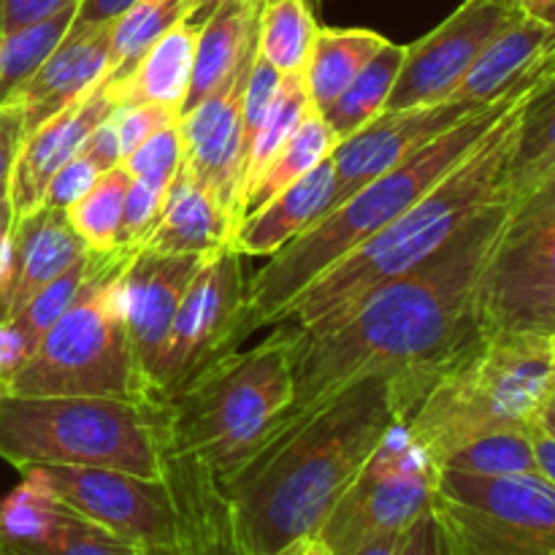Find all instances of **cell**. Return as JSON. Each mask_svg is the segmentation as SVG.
Returning <instances> with one entry per match:
<instances>
[{
  "label": "cell",
  "instance_id": "obj_54",
  "mask_svg": "<svg viewBox=\"0 0 555 555\" xmlns=\"http://www.w3.org/2000/svg\"><path fill=\"white\" fill-rule=\"evenodd\" d=\"M220 3V0H195V11L193 16H190V22H195V25H201V22L209 16V11L215 9V5Z\"/></svg>",
  "mask_w": 555,
  "mask_h": 555
},
{
  "label": "cell",
  "instance_id": "obj_30",
  "mask_svg": "<svg viewBox=\"0 0 555 555\" xmlns=\"http://www.w3.org/2000/svg\"><path fill=\"white\" fill-rule=\"evenodd\" d=\"M0 555H152L114 531L60 507L52 524L25 542H0Z\"/></svg>",
  "mask_w": 555,
  "mask_h": 555
},
{
  "label": "cell",
  "instance_id": "obj_27",
  "mask_svg": "<svg viewBox=\"0 0 555 555\" xmlns=\"http://www.w3.org/2000/svg\"><path fill=\"white\" fill-rule=\"evenodd\" d=\"M404 54V43H385V47L363 65L361 74L347 85V90L341 92L325 112H320L339 139H347V135L356 133L358 128H363L369 119H374L379 112H385V103H388L396 79H399Z\"/></svg>",
  "mask_w": 555,
  "mask_h": 555
},
{
  "label": "cell",
  "instance_id": "obj_52",
  "mask_svg": "<svg viewBox=\"0 0 555 555\" xmlns=\"http://www.w3.org/2000/svg\"><path fill=\"white\" fill-rule=\"evenodd\" d=\"M296 555H334V553H331V547L325 545L320 537H309V540H304L301 545L296 547Z\"/></svg>",
  "mask_w": 555,
  "mask_h": 555
},
{
  "label": "cell",
  "instance_id": "obj_28",
  "mask_svg": "<svg viewBox=\"0 0 555 555\" xmlns=\"http://www.w3.org/2000/svg\"><path fill=\"white\" fill-rule=\"evenodd\" d=\"M195 0H135L119 20L112 22L108 36V68L103 79L114 81L128 74L141 54L171 30L177 22L190 20Z\"/></svg>",
  "mask_w": 555,
  "mask_h": 555
},
{
  "label": "cell",
  "instance_id": "obj_51",
  "mask_svg": "<svg viewBox=\"0 0 555 555\" xmlns=\"http://www.w3.org/2000/svg\"><path fill=\"white\" fill-rule=\"evenodd\" d=\"M14 225V209L9 204V195L0 198V271H3L5 255H9V233Z\"/></svg>",
  "mask_w": 555,
  "mask_h": 555
},
{
  "label": "cell",
  "instance_id": "obj_56",
  "mask_svg": "<svg viewBox=\"0 0 555 555\" xmlns=\"http://www.w3.org/2000/svg\"><path fill=\"white\" fill-rule=\"evenodd\" d=\"M551 341H553V352H555V334L551 336Z\"/></svg>",
  "mask_w": 555,
  "mask_h": 555
},
{
  "label": "cell",
  "instance_id": "obj_11",
  "mask_svg": "<svg viewBox=\"0 0 555 555\" xmlns=\"http://www.w3.org/2000/svg\"><path fill=\"white\" fill-rule=\"evenodd\" d=\"M437 477L439 466L412 442L404 423L396 421L318 537L334 555H352L377 537L404 531L431 509Z\"/></svg>",
  "mask_w": 555,
  "mask_h": 555
},
{
  "label": "cell",
  "instance_id": "obj_40",
  "mask_svg": "<svg viewBox=\"0 0 555 555\" xmlns=\"http://www.w3.org/2000/svg\"><path fill=\"white\" fill-rule=\"evenodd\" d=\"M98 177H101V171L95 168V163L79 150L63 168H60L57 173H54L52 182L47 184V193H43L41 206L68 211L81 195L90 193L92 184L98 182Z\"/></svg>",
  "mask_w": 555,
  "mask_h": 555
},
{
  "label": "cell",
  "instance_id": "obj_6",
  "mask_svg": "<svg viewBox=\"0 0 555 555\" xmlns=\"http://www.w3.org/2000/svg\"><path fill=\"white\" fill-rule=\"evenodd\" d=\"M173 455L168 399L0 396V459L14 469L98 466L166 480Z\"/></svg>",
  "mask_w": 555,
  "mask_h": 555
},
{
  "label": "cell",
  "instance_id": "obj_21",
  "mask_svg": "<svg viewBox=\"0 0 555 555\" xmlns=\"http://www.w3.org/2000/svg\"><path fill=\"white\" fill-rule=\"evenodd\" d=\"M334 190V160L325 157L298 182L274 195L269 204L244 217L233 231V249L238 255H253V258H271L328 211Z\"/></svg>",
  "mask_w": 555,
  "mask_h": 555
},
{
  "label": "cell",
  "instance_id": "obj_47",
  "mask_svg": "<svg viewBox=\"0 0 555 555\" xmlns=\"http://www.w3.org/2000/svg\"><path fill=\"white\" fill-rule=\"evenodd\" d=\"M135 0H79L76 5V25H112L125 14Z\"/></svg>",
  "mask_w": 555,
  "mask_h": 555
},
{
  "label": "cell",
  "instance_id": "obj_43",
  "mask_svg": "<svg viewBox=\"0 0 555 555\" xmlns=\"http://www.w3.org/2000/svg\"><path fill=\"white\" fill-rule=\"evenodd\" d=\"M25 114L14 103L0 106V198L9 195L11 171H14L16 152H20L22 141H25Z\"/></svg>",
  "mask_w": 555,
  "mask_h": 555
},
{
  "label": "cell",
  "instance_id": "obj_14",
  "mask_svg": "<svg viewBox=\"0 0 555 555\" xmlns=\"http://www.w3.org/2000/svg\"><path fill=\"white\" fill-rule=\"evenodd\" d=\"M249 70L220 95L206 98L204 103L179 117L182 166L231 215L236 228L242 222L244 171H247L244 87Z\"/></svg>",
  "mask_w": 555,
  "mask_h": 555
},
{
  "label": "cell",
  "instance_id": "obj_10",
  "mask_svg": "<svg viewBox=\"0 0 555 555\" xmlns=\"http://www.w3.org/2000/svg\"><path fill=\"white\" fill-rule=\"evenodd\" d=\"M431 507L450 555H555V486L545 477L439 469Z\"/></svg>",
  "mask_w": 555,
  "mask_h": 555
},
{
  "label": "cell",
  "instance_id": "obj_39",
  "mask_svg": "<svg viewBox=\"0 0 555 555\" xmlns=\"http://www.w3.org/2000/svg\"><path fill=\"white\" fill-rule=\"evenodd\" d=\"M282 79H285V76H282L274 65L266 63L258 52L253 70H249L247 76V87H244V139H247V146L249 141H253L255 130L260 128V122H263L266 114H269L274 98L280 95Z\"/></svg>",
  "mask_w": 555,
  "mask_h": 555
},
{
  "label": "cell",
  "instance_id": "obj_38",
  "mask_svg": "<svg viewBox=\"0 0 555 555\" xmlns=\"http://www.w3.org/2000/svg\"><path fill=\"white\" fill-rule=\"evenodd\" d=\"M114 125H117V139L122 160L144 144L152 133H157L166 125L177 122L179 114L168 106H157V103H135V106H122L112 114Z\"/></svg>",
  "mask_w": 555,
  "mask_h": 555
},
{
  "label": "cell",
  "instance_id": "obj_31",
  "mask_svg": "<svg viewBox=\"0 0 555 555\" xmlns=\"http://www.w3.org/2000/svg\"><path fill=\"white\" fill-rule=\"evenodd\" d=\"M76 16V5L36 22V25L20 27L0 38V106L20 92V87L36 74L43 60L54 52L65 33L70 30Z\"/></svg>",
  "mask_w": 555,
  "mask_h": 555
},
{
  "label": "cell",
  "instance_id": "obj_37",
  "mask_svg": "<svg viewBox=\"0 0 555 555\" xmlns=\"http://www.w3.org/2000/svg\"><path fill=\"white\" fill-rule=\"evenodd\" d=\"M171 182L130 177L128 195L122 206V228H119V247H139L152 228L157 225L166 206Z\"/></svg>",
  "mask_w": 555,
  "mask_h": 555
},
{
  "label": "cell",
  "instance_id": "obj_13",
  "mask_svg": "<svg viewBox=\"0 0 555 555\" xmlns=\"http://www.w3.org/2000/svg\"><path fill=\"white\" fill-rule=\"evenodd\" d=\"M518 14L515 0H464L442 25L406 47L385 112L448 101L482 49Z\"/></svg>",
  "mask_w": 555,
  "mask_h": 555
},
{
  "label": "cell",
  "instance_id": "obj_7",
  "mask_svg": "<svg viewBox=\"0 0 555 555\" xmlns=\"http://www.w3.org/2000/svg\"><path fill=\"white\" fill-rule=\"evenodd\" d=\"M171 401L173 448L225 488L293 401V341L282 325L253 350L211 363Z\"/></svg>",
  "mask_w": 555,
  "mask_h": 555
},
{
  "label": "cell",
  "instance_id": "obj_20",
  "mask_svg": "<svg viewBox=\"0 0 555 555\" xmlns=\"http://www.w3.org/2000/svg\"><path fill=\"white\" fill-rule=\"evenodd\" d=\"M266 0H220L198 27L193 79L182 114L220 95L242 74L253 68L258 57L260 11ZM179 114V117H182Z\"/></svg>",
  "mask_w": 555,
  "mask_h": 555
},
{
  "label": "cell",
  "instance_id": "obj_53",
  "mask_svg": "<svg viewBox=\"0 0 555 555\" xmlns=\"http://www.w3.org/2000/svg\"><path fill=\"white\" fill-rule=\"evenodd\" d=\"M540 428L545 434H551V437L555 439V393H553V399L547 401V406L545 410H542V415H540Z\"/></svg>",
  "mask_w": 555,
  "mask_h": 555
},
{
  "label": "cell",
  "instance_id": "obj_16",
  "mask_svg": "<svg viewBox=\"0 0 555 555\" xmlns=\"http://www.w3.org/2000/svg\"><path fill=\"white\" fill-rule=\"evenodd\" d=\"M206 258L209 255H155L135 249L133 260L119 276L125 328H128L141 372L146 374L155 390L168 331L177 318L184 291Z\"/></svg>",
  "mask_w": 555,
  "mask_h": 555
},
{
  "label": "cell",
  "instance_id": "obj_57",
  "mask_svg": "<svg viewBox=\"0 0 555 555\" xmlns=\"http://www.w3.org/2000/svg\"><path fill=\"white\" fill-rule=\"evenodd\" d=\"M0 38H3V25H0Z\"/></svg>",
  "mask_w": 555,
  "mask_h": 555
},
{
  "label": "cell",
  "instance_id": "obj_24",
  "mask_svg": "<svg viewBox=\"0 0 555 555\" xmlns=\"http://www.w3.org/2000/svg\"><path fill=\"white\" fill-rule=\"evenodd\" d=\"M555 173V74L534 87L520 106L513 155L507 166V198L531 193Z\"/></svg>",
  "mask_w": 555,
  "mask_h": 555
},
{
  "label": "cell",
  "instance_id": "obj_23",
  "mask_svg": "<svg viewBox=\"0 0 555 555\" xmlns=\"http://www.w3.org/2000/svg\"><path fill=\"white\" fill-rule=\"evenodd\" d=\"M198 27L201 25L190 20L177 22L141 54L139 63L128 74L114 81L103 79L114 106L157 103V106H168L182 114L190 79H193Z\"/></svg>",
  "mask_w": 555,
  "mask_h": 555
},
{
  "label": "cell",
  "instance_id": "obj_12",
  "mask_svg": "<svg viewBox=\"0 0 555 555\" xmlns=\"http://www.w3.org/2000/svg\"><path fill=\"white\" fill-rule=\"evenodd\" d=\"M233 244L211 253L184 291L157 374V390L166 399L182 393L211 363L231 356L247 304V280Z\"/></svg>",
  "mask_w": 555,
  "mask_h": 555
},
{
  "label": "cell",
  "instance_id": "obj_15",
  "mask_svg": "<svg viewBox=\"0 0 555 555\" xmlns=\"http://www.w3.org/2000/svg\"><path fill=\"white\" fill-rule=\"evenodd\" d=\"M504 98V95H502ZM480 106H469V103H431V106H412L399 108V112H379L377 117L369 119L363 128L350 133L347 139H339L334 155V173H336V190L334 201H331L328 211L336 209L341 201L350 198L352 193L377 179L379 173L390 171L399 166L404 157L421 150L439 133L453 128L472 112ZM325 211V215H328Z\"/></svg>",
  "mask_w": 555,
  "mask_h": 555
},
{
  "label": "cell",
  "instance_id": "obj_9",
  "mask_svg": "<svg viewBox=\"0 0 555 555\" xmlns=\"http://www.w3.org/2000/svg\"><path fill=\"white\" fill-rule=\"evenodd\" d=\"M482 334H555V173L509 201L477 287Z\"/></svg>",
  "mask_w": 555,
  "mask_h": 555
},
{
  "label": "cell",
  "instance_id": "obj_29",
  "mask_svg": "<svg viewBox=\"0 0 555 555\" xmlns=\"http://www.w3.org/2000/svg\"><path fill=\"white\" fill-rule=\"evenodd\" d=\"M318 30L314 9L307 0H266L258 30L260 57L282 76L304 74Z\"/></svg>",
  "mask_w": 555,
  "mask_h": 555
},
{
  "label": "cell",
  "instance_id": "obj_18",
  "mask_svg": "<svg viewBox=\"0 0 555 555\" xmlns=\"http://www.w3.org/2000/svg\"><path fill=\"white\" fill-rule=\"evenodd\" d=\"M87 253L68 222V211L38 206L14 217L9 255L0 271V320H14L54 276Z\"/></svg>",
  "mask_w": 555,
  "mask_h": 555
},
{
  "label": "cell",
  "instance_id": "obj_36",
  "mask_svg": "<svg viewBox=\"0 0 555 555\" xmlns=\"http://www.w3.org/2000/svg\"><path fill=\"white\" fill-rule=\"evenodd\" d=\"M119 166L133 179H157V182H173L182 168V133L177 122L166 125L141 146H135Z\"/></svg>",
  "mask_w": 555,
  "mask_h": 555
},
{
  "label": "cell",
  "instance_id": "obj_32",
  "mask_svg": "<svg viewBox=\"0 0 555 555\" xmlns=\"http://www.w3.org/2000/svg\"><path fill=\"white\" fill-rule=\"evenodd\" d=\"M130 173L122 166L101 173L87 195L68 209V222L90 253H112L119 247L122 206Z\"/></svg>",
  "mask_w": 555,
  "mask_h": 555
},
{
  "label": "cell",
  "instance_id": "obj_44",
  "mask_svg": "<svg viewBox=\"0 0 555 555\" xmlns=\"http://www.w3.org/2000/svg\"><path fill=\"white\" fill-rule=\"evenodd\" d=\"M79 5V0H0V25L5 33H14L20 27L36 25V22L49 20L60 11Z\"/></svg>",
  "mask_w": 555,
  "mask_h": 555
},
{
  "label": "cell",
  "instance_id": "obj_48",
  "mask_svg": "<svg viewBox=\"0 0 555 555\" xmlns=\"http://www.w3.org/2000/svg\"><path fill=\"white\" fill-rule=\"evenodd\" d=\"M534 453L537 464H540V475L555 486V439L542 431L540 426L534 428Z\"/></svg>",
  "mask_w": 555,
  "mask_h": 555
},
{
  "label": "cell",
  "instance_id": "obj_2",
  "mask_svg": "<svg viewBox=\"0 0 555 555\" xmlns=\"http://www.w3.org/2000/svg\"><path fill=\"white\" fill-rule=\"evenodd\" d=\"M396 421L393 377H366L255 455L222 488L236 553L285 555L318 537Z\"/></svg>",
  "mask_w": 555,
  "mask_h": 555
},
{
  "label": "cell",
  "instance_id": "obj_1",
  "mask_svg": "<svg viewBox=\"0 0 555 555\" xmlns=\"http://www.w3.org/2000/svg\"><path fill=\"white\" fill-rule=\"evenodd\" d=\"M504 211L507 204L477 215L421 269L369 293L325 331L298 334L282 325L293 341V401L260 453L285 442L325 401L361 379L439 366L477 339V287Z\"/></svg>",
  "mask_w": 555,
  "mask_h": 555
},
{
  "label": "cell",
  "instance_id": "obj_19",
  "mask_svg": "<svg viewBox=\"0 0 555 555\" xmlns=\"http://www.w3.org/2000/svg\"><path fill=\"white\" fill-rule=\"evenodd\" d=\"M108 36L112 25H70L41 68L9 101L25 114L27 133L87 95L106 76Z\"/></svg>",
  "mask_w": 555,
  "mask_h": 555
},
{
  "label": "cell",
  "instance_id": "obj_45",
  "mask_svg": "<svg viewBox=\"0 0 555 555\" xmlns=\"http://www.w3.org/2000/svg\"><path fill=\"white\" fill-rule=\"evenodd\" d=\"M81 152L95 163V168L101 173L112 171L122 163V152H119V139H117V125H114V117H108L106 122L98 125L87 141L81 144Z\"/></svg>",
  "mask_w": 555,
  "mask_h": 555
},
{
  "label": "cell",
  "instance_id": "obj_55",
  "mask_svg": "<svg viewBox=\"0 0 555 555\" xmlns=\"http://www.w3.org/2000/svg\"><path fill=\"white\" fill-rule=\"evenodd\" d=\"M307 3H312V9H318V5H320V0H307Z\"/></svg>",
  "mask_w": 555,
  "mask_h": 555
},
{
  "label": "cell",
  "instance_id": "obj_3",
  "mask_svg": "<svg viewBox=\"0 0 555 555\" xmlns=\"http://www.w3.org/2000/svg\"><path fill=\"white\" fill-rule=\"evenodd\" d=\"M524 101L504 114L496 128L431 193L304 287L274 325L298 334L325 331L369 293L421 269L477 215L509 204L507 166Z\"/></svg>",
  "mask_w": 555,
  "mask_h": 555
},
{
  "label": "cell",
  "instance_id": "obj_22",
  "mask_svg": "<svg viewBox=\"0 0 555 555\" xmlns=\"http://www.w3.org/2000/svg\"><path fill=\"white\" fill-rule=\"evenodd\" d=\"M233 231L236 222L231 215L182 166L168 188L160 220L139 249L155 255H211L231 244Z\"/></svg>",
  "mask_w": 555,
  "mask_h": 555
},
{
  "label": "cell",
  "instance_id": "obj_4",
  "mask_svg": "<svg viewBox=\"0 0 555 555\" xmlns=\"http://www.w3.org/2000/svg\"><path fill=\"white\" fill-rule=\"evenodd\" d=\"M553 393L547 336L480 334L439 366L393 377L401 423L439 469L488 434L534 431Z\"/></svg>",
  "mask_w": 555,
  "mask_h": 555
},
{
  "label": "cell",
  "instance_id": "obj_35",
  "mask_svg": "<svg viewBox=\"0 0 555 555\" xmlns=\"http://www.w3.org/2000/svg\"><path fill=\"white\" fill-rule=\"evenodd\" d=\"M442 469L466 472V475H540L534 453V431L488 434L455 450Z\"/></svg>",
  "mask_w": 555,
  "mask_h": 555
},
{
  "label": "cell",
  "instance_id": "obj_8",
  "mask_svg": "<svg viewBox=\"0 0 555 555\" xmlns=\"http://www.w3.org/2000/svg\"><path fill=\"white\" fill-rule=\"evenodd\" d=\"M139 247H117L106 255L74 307L47 331L41 345L11 377L3 396H90V399H163L146 374L125 328L119 276Z\"/></svg>",
  "mask_w": 555,
  "mask_h": 555
},
{
  "label": "cell",
  "instance_id": "obj_42",
  "mask_svg": "<svg viewBox=\"0 0 555 555\" xmlns=\"http://www.w3.org/2000/svg\"><path fill=\"white\" fill-rule=\"evenodd\" d=\"M152 555H238L231 540V529H228V513L217 515L209 524L201 526L182 545L171 547V551H157Z\"/></svg>",
  "mask_w": 555,
  "mask_h": 555
},
{
  "label": "cell",
  "instance_id": "obj_49",
  "mask_svg": "<svg viewBox=\"0 0 555 555\" xmlns=\"http://www.w3.org/2000/svg\"><path fill=\"white\" fill-rule=\"evenodd\" d=\"M401 534H404V531H393V534L377 537V540H372V542H366L363 547H358L352 555H396V551H399Z\"/></svg>",
  "mask_w": 555,
  "mask_h": 555
},
{
  "label": "cell",
  "instance_id": "obj_5",
  "mask_svg": "<svg viewBox=\"0 0 555 555\" xmlns=\"http://www.w3.org/2000/svg\"><path fill=\"white\" fill-rule=\"evenodd\" d=\"M547 76L518 87V90L507 92L499 101L486 103L477 112H472L469 117H464L453 128L439 133L437 139L423 144L410 157H404L399 166L363 184L358 193H352L336 209L320 217L312 228H307L301 236L293 238L287 247L271 255L269 263L258 269V274L247 282V304H244L238 341H244L255 331L274 325L280 314L291 307L293 298L304 287L312 285L325 269H331L350 249H356L358 244H363L374 233L383 231L385 225H390L396 217L404 215L423 195L431 193L496 128L499 119L513 112Z\"/></svg>",
  "mask_w": 555,
  "mask_h": 555
},
{
  "label": "cell",
  "instance_id": "obj_26",
  "mask_svg": "<svg viewBox=\"0 0 555 555\" xmlns=\"http://www.w3.org/2000/svg\"><path fill=\"white\" fill-rule=\"evenodd\" d=\"M336 144H339V135L334 133V128L325 122V117L318 108H309L301 125L293 130L291 139L282 144V150L271 157L269 166L260 171V177L244 193L242 220L247 215H253V211H258L263 204H269L274 195L291 188L293 182H298L304 173L312 171L325 157L334 155Z\"/></svg>",
  "mask_w": 555,
  "mask_h": 555
},
{
  "label": "cell",
  "instance_id": "obj_34",
  "mask_svg": "<svg viewBox=\"0 0 555 555\" xmlns=\"http://www.w3.org/2000/svg\"><path fill=\"white\" fill-rule=\"evenodd\" d=\"M312 101H309L307 79L304 74H287L282 79L280 95L271 103L269 114L260 122V128L255 130L253 141L247 146V171H244V193L249 190V184L260 177L266 166L271 163V157L282 150L287 139L293 135V130L301 125V119L307 117ZM244 206V201H242Z\"/></svg>",
  "mask_w": 555,
  "mask_h": 555
},
{
  "label": "cell",
  "instance_id": "obj_58",
  "mask_svg": "<svg viewBox=\"0 0 555 555\" xmlns=\"http://www.w3.org/2000/svg\"><path fill=\"white\" fill-rule=\"evenodd\" d=\"M285 555H296V551H291V553H285Z\"/></svg>",
  "mask_w": 555,
  "mask_h": 555
},
{
  "label": "cell",
  "instance_id": "obj_25",
  "mask_svg": "<svg viewBox=\"0 0 555 555\" xmlns=\"http://www.w3.org/2000/svg\"><path fill=\"white\" fill-rule=\"evenodd\" d=\"M385 43L388 38L363 27H320L304 70L312 106L325 112Z\"/></svg>",
  "mask_w": 555,
  "mask_h": 555
},
{
  "label": "cell",
  "instance_id": "obj_33",
  "mask_svg": "<svg viewBox=\"0 0 555 555\" xmlns=\"http://www.w3.org/2000/svg\"><path fill=\"white\" fill-rule=\"evenodd\" d=\"M108 253H90L87 249L81 258H76L68 269L63 271L60 276H54L20 314H16L11 323L16 325V331L25 339L27 350H36L41 345V339L47 336V331L74 307V301L79 298V293L85 291L87 282L95 276V271L101 269L103 260H106Z\"/></svg>",
  "mask_w": 555,
  "mask_h": 555
},
{
  "label": "cell",
  "instance_id": "obj_17",
  "mask_svg": "<svg viewBox=\"0 0 555 555\" xmlns=\"http://www.w3.org/2000/svg\"><path fill=\"white\" fill-rule=\"evenodd\" d=\"M117 112L103 79L87 95L65 106L43 125L33 128L16 152L9 182V204L14 217L38 209L54 173L81 150L87 135Z\"/></svg>",
  "mask_w": 555,
  "mask_h": 555
},
{
  "label": "cell",
  "instance_id": "obj_46",
  "mask_svg": "<svg viewBox=\"0 0 555 555\" xmlns=\"http://www.w3.org/2000/svg\"><path fill=\"white\" fill-rule=\"evenodd\" d=\"M27 358H30V350L16 325L11 320H0V396L5 393L11 377L20 372Z\"/></svg>",
  "mask_w": 555,
  "mask_h": 555
},
{
  "label": "cell",
  "instance_id": "obj_41",
  "mask_svg": "<svg viewBox=\"0 0 555 555\" xmlns=\"http://www.w3.org/2000/svg\"><path fill=\"white\" fill-rule=\"evenodd\" d=\"M396 555H450L442 524H439L434 507L426 509L421 518H415L406 526L404 534H401L399 540V551H396Z\"/></svg>",
  "mask_w": 555,
  "mask_h": 555
},
{
  "label": "cell",
  "instance_id": "obj_50",
  "mask_svg": "<svg viewBox=\"0 0 555 555\" xmlns=\"http://www.w3.org/2000/svg\"><path fill=\"white\" fill-rule=\"evenodd\" d=\"M515 3H518V9L524 11V14L555 27V0H515Z\"/></svg>",
  "mask_w": 555,
  "mask_h": 555
}]
</instances>
